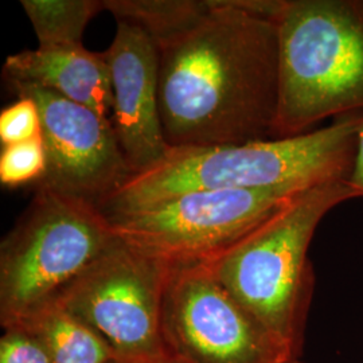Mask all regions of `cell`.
<instances>
[{
	"label": "cell",
	"instance_id": "cell-1",
	"mask_svg": "<svg viewBox=\"0 0 363 363\" xmlns=\"http://www.w3.org/2000/svg\"><path fill=\"white\" fill-rule=\"evenodd\" d=\"M210 13L159 50V106L169 148L273 139L279 104L276 21L249 0H208Z\"/></svg>",
	"mask_w": 363,
	"mask_h": 363
},
{
	"label": "cell",
	"instance_id": "cell-2",
	"mask_svg": "<svg viewBox=\"0 0 363 363\" xmlns=\"http://www.w3.org/2000/svg\"><path fill=\"white\" fill-rule=\"evenodd\" d=\"M363 113L292 136L242 144L171 148L155 167L130 177L99 208L108 217L199 190H304L349 178Z\"/></svg>",
	"mask_w": 363,
	"mask_h": 363
},
{
	"label": "cell",
	"instance_id": "cell-3",
	"mask_svg": "<svg viewBox=\"0 0 363 363\" xmlns=\"http://www.w3.org/2000/svg\"><path fill=\"white\" fill-rule=\"evenodd\" d=\"M357 199L347 178L318 183L213 259L208 269L273 337L298 357L311 306L312 238L325 216Z\"/></svg>",
	"mask_w": 363,
	"mask_h": 363
},
{
	"label": "cell",
	"instance_id": "cell-4",
	"mask_svg": "<svg viewBox=\"0 0 363 363\" xmlns=\"http://www.w3.org/2000/svg\"><path fill=\"white\" fill-rule=\"evenodd\" d=\"M273 139L363 113V0H281Z\"/></svg>",
	"mask_w": 363,
	"mask_h": 363
},
{
	"label": "cell",
	"instance_id": "cell-5",
	"mask_svg": "<svg viewBox=\"0 0 363 363\" xmlns=\"http://www.w3.org/2000/svg\"><path fill=\"white\" fill-rule=\"evenodd\" d=\"M116 240L97 203L37 186L0 245V323L23 322L55 301Z\"/></svg>",
	"mask_w": 363,
	"mask_h": 363
},
{
	"label": "cell",
	"instance_id": "cell-6",
	"mask_svg": "<svg viewBox=\"0 0 363 363\" xmlns=\"http://www.w3.org/2000/svg\"><path fill=\"white\" fill-rule=\"evenodd\" d=\"M171 264L116 240L57 298L91 327L118 363L169 358L163 337V303Z\"/></svg>",
	"mask_w": 363,
	"mask_h": 363
},
{
	"label": "cell",
	"instance_id": "cell-7",
	"mask_svg": "<svg viewBox=\"0 0 363 363\" xmlns=\"http://www.w3.org/2000/svg\"><path fill=\"white\" fill-rule=\"evenodd\" d=\"M306 190V189H304ZM303 190H199L108 217L124 242L171 265L208 261Z\"/></svg>",
	"mask_w": 363,
	"mask_h": 363
},
{
	"label": "cell",
	"instance_id": "cell-8",
	"mask_svg": "<svg viewBox=\"0 0 363 363\" xmlns=\"http://www.w3.org/2000/svg\"><path fill=\"white\" fill-rule=\"evenodd\" d=\"M163 337L178 363H281L298 358L218 283L208 265H171Z\"/></svg>",
	"mask_w": 363,
	"mask_h": 363
},
{
	"label": "cell",
	"instance_id": "cell-9",
	"mask_svg": "<svg viewBox=\"0 0 363 363\" xmlns=\"http://www.w3.org/2000/svg\"><path fill=\"white\" fill-rule=\"evenodd\" d=\"M38 105L48 167L37 186L100 205L133 175L111 118L54 91L10 85Z\"/></svg>",
	"mask_w": 363,
	"mask_h": 363
},
{
	"label": "cell",
	"instance_id": "cell-10",
	"mask_svg": "<svg viewBox=\"0 0 363 363\" xmlns=\"http://www.w3.org/2000/svg\"><path fill=\"white\" fill-rule=\"evenodd\" d=\"M105 58L111 73V123L133 175L169 155L159 106V50L139 27L117 22ZM132 175V177H133Z\"/></svg>",
	"mask_w": 363,
	"mask_h": 363
},
{
	"label": "cell",
	"instance_id": "cell-11",
	"mask_svg": "<svg viewBox=\"0 0 363 363\" xmlns=\"http://www.w3.org/2000/svg\"><path fill=\"white\" fill-rule=\"evenodd\" d=\"M3 73L10 85L43 88L111 118L112 86L105 52H91L84 45L37 48L9 55Z\"/></svg>",
	"mask_w": 363,
	"mask_h": 363
},
{
	"label": "cell",
	"instance_id": "cell-12",
	"mask_svg": "<svg viewBox=\"0 0 363 363\" xmlns=\"http://www.w3.org/2000/svg\"><path fill=\"white\" fill-rule=\"evenodd\" d=\"M16 325H26L43 340L52 363H118L104 339L57 301Z\"/></svg>",
	"mask_w": 363,
	"mask_h": 363
},
{
	"label": "cell",
	"instance_id": "cell-13",
	"mask_svg": "<svg viewBox=\"0 0 363 363\" xmlns=\"http://www.w3.org/2000/svg\"><path fill=\"white\" fill-rule=\"evenodd\" d=\"M117 22L139 27L157 50L193 31L210 13L208 0H104Z\"/></svg>",
	"mask_w": 363,
	"mask_h": 363
},
{
	"label": "cell",
	"instance_id": "cell-14",
	"mask_svg": "<svg viewBox=\"0 0 363 363\" xmlns=\"http://www.w3.org/2000/svg\"><path fill=\"white\" fill-rule=\"evenodd\" d=\"M38 39V48L81 46L84 33L104 0H22Z\"/></svg>",
	"mask_w": 363,
	"mask_h": 363
},
{
	"label": "cell",
	"instance_id": "cell-15",
	"mask_svg": "<svg viewBox=\"0 0 363 363\" xmlns=\"http://www.w3.org/2000/svg\"><path fill=\"white\" fill-rule=\"evenodd\" d=\"M46 167L48 160L42 138L1 148L0 182L6 187H19L30 182L38 183Z\"/></svg>",
	"mask_w": 363,
	"mask_h": 363
},
{
	"label": "cell",
	"instance_id": "cell-16",
	"mask_svg": "<svg viewBox=\"0 0 363 363\" xmlns=\"http://www.w3.org/2000/svg\"><path fill=\"white\" fill-rule=\"evenodd\" d=\"M42 135L40 115L37 103L18 96V100L6 106L0 113V142L1 145L25 143L38 139Z\"/></svg>",
	"mask_w": 363,
	"mask_h": 363
},
{
	"label": "cell",
	"instance_id": "cell-17",
	"mask_svg": "<svg viewBox=\"0 0 363 363\" xmlns=\"http://www.w3.org/2000/svg\"><path fill=\"white\" fill-rule=\"evenodd\" d=\"M0 363H52L43 340L28 327L13 325L0 337Z\"/></svg>",
	"mask_w": 363,
	"mask_h": 363
},
{
	"label": "cell",
	"instance_id": "cell-18",
	"mask_svg": "<svg viewBox=\"0 0 363 363\" xmlns=\"http://www.w3.org/2000/svg\"><path fill=\"white\" fill-rule=\"evenodd\" d=\"M347 182H349L354 194L357 196V199L363 198V125L359 130V135H358V142L355 147V154L352 159Z\"/></svg>",
	"mask_w": 363,
	"mask_h": 363
},
{
	"label": "cell",
	"instance_id": "cell-19",
	"mask_svg": "<svg viewBox=\"0 0 363 363\" xmlns=\"http://www.w3.org/2000/svg\"><path fill=\"white\" fill-rule=\"evenodd\" d=\"M281 363H301L298 361V358H289V359H286L284 362Z\"/></svg>",
	"mask_w": 363,
	"mask_h": 363
},
{
	"label": "cell",
	"instance_id": "cell-20",
	"mask_svg": "<svg viewBox=\"0 0 363 363\" xmlns=\"http://www.w3.org/2000/svg\"><path fill=\"white\" fill-rule=\"evenodd\" d=\"M154 363H178L175 362L174 359H171V358H167V359H163V361H159V362H154Z\"/></svg>",
	"mask_w": 363,
	"mask_h": 363
}]
</instances>
